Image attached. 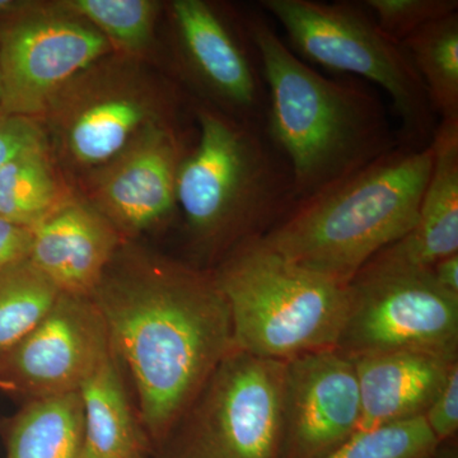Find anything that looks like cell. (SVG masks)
Returning a JSON list of instances; mask_svg holds the SVG:
<instances>
[{
    "instance_id": "cell-19",
    "label": "cell",
    "mask_w": 458,
    "mask_h": 458,
    "mask_svg": "<svg viewBox=\"0 0 458 458\" xmlns=\"http://www.w3.org/2000/svg\"><path fill=\"white\" fill-rule=\"evenodd\" d=\"M5 458H83L80 391L27 401L3 426Z\"/></svg>"
},
{
    "instance_id": "cell-25",
    "label": "cell",
    "mask_w": 458,
    "mask_h": 458,
    "mask_svg": "<svg viewBox=\"0 0 458 458\" xmlns=\"http://www.w3.org/2000/svg\"><path fill=\"white\" fill-rule=\"evenodd\" d=\"M363 3L379 29L399 44L424 26L458 13L457 0H364Z\"/></svg>"
},
{
    "instance_id": "cell-18",
    "label": "cell",
    "mask_w": 458,
    "mask_h": 458,
    "mask_svg": "<svg viewBox=\"0 0 458 458\" xmlns=\"http://www.w3.org/2000/svg\"><path fill=\"white\" fill-rule=\"evenodd\" d=\"M83 408V458H144L152 450L132 405L125 376L111 352L80 390Z\"/></svg>"
},
{
    "instance_id": "cell-29",
    "label": "cell",
    "mask_w": 458,
    "mask_h": 458,
    "mask_svg": "<svg viewBox=\"0 0 458 458\" xmlns=\"http://www.w3.org/2000/svg\"><path fill=\"white\" fill-rule=\"evenodd\" d=\"M429 276L439 291L458 298V254L437 261L429 269Z\"/></svg>"
},
{
    "instance_id": "cell-27",
    "label": "cell",
    "mask_w": 458,
    "mask_h": 458,
    "mask_svg": "<svg viewBox=\"0 0 458 458\" xmlns=\"http://www.w3.org/2000/svg\"><path fill=\"white\" fill-rule=\"evenodd\" d=\"M427 426L437 441L456 438L458 429V364L451 370L447 381L427 410Z\"/></svg>"
},
{
    "instance_id": "cell-22",
    "label": "cell",
    "mask_w": 458,
    "mask_h": 458,
    "mask_svg": "<svg viewBox=\"0 0 458 458\" xmlns=\"http://www.w3.org/2000/svg\"><path fill=\"white\" fill-rule=\"evenodd\" d=\"M60 295L30 259L0 273V360L40 325Z\"/></svg>"
},
{
    "instance_id": "cell-6",
    "label": "cell",
    "mask_w": 458,
    "mask_h": 458,
    "mask_svg": "<svg viewBox=\"0 0 458 458\" xmlns=\"http://www.w3.org/2000/svg\"><path fill=\"white\" fill-rule=\"evenodd\" d=\"M259 8L283 27L295 55L384 89L397 119L400 147L423 150L439 120L403 45L378 25L363 2L261 0Z\"/></svg>"
},
{
    "instance_id": "cell-16",
    "label": "cell",
    "mask_w": 458,
    "mask_h": 458,
    "mask_svg": "<svg viewBox=\"0 0 458 458\" xmlns=\"http://www.w3.org/2000/svg\"><path fill=\"white\" fill-rule=\"evenodd\" d=\"M430 147L432 170L417 223L360 270L427 273L437 261L458 254V119L439 120Z\"/></svg>"
},
{
    "instance_id": "cell-12",
    "label": "cell",
    "mask_w": 458,
    "mask_h": 458,
    "mask_svg": "<svg viewBox=\"0 0 458 458\" xmlns=\"http://www.w3.org/2000/svg\"><path fill=\"white\" fill-rule=\"evenodd\" d=\"M111 352L95 302L62 293L40 325L0 360V391L25 403L75 393Z\"/></svg>"
},
{
    "instance_id": "cell-4",
    "label": "cell",
    "mask_w": 458,
    "mask_h": 458,
    "mask_svg": "<svg viewBox=\"0 0 458 458\" xmlns=\"http://www.w3.org/2000/svg\"><path fill=\"white\" fill-rule=\"evenodd\" d=\"M432 147H399L298 201L261 240L286 260L349 284L379 251L411 231L432 170Z\"/></svg>"
},
{
    "instance_id": "cell-10",
    "label": "cell",
    "mask_w": 458,
    "mask_h": 458,
    "mask_svg": "<svg viewBox=\"0 0 458 458\" xmlns=\"http://www.w3.org/2000/svg\"><path fill=\"white\" fill-rule=\"evenodd\" d=\"M113 53L98 30L59 3H27L0 26V114L38 122L66 84Z\"/></svg>"
},
{
    "instance_id": "cell-14",
    "label": "cell",
    "mask_w": 458,
    "mask_h": 458,
    "mask_svg": "<svg viewBox=\"0 0 458 458\" xmlns=\"http://www.w3.org/2000/svg\"><path fill=\"white\" fill-rule=\"evenodd\" d=\"M186 152L174 123L156 126L87 182L86 200L123 240L152 231L177 210V172Z\"/></svg>"
},
{
    "instance_id": "cell-32",
    "label": "cell",
    "mask_w": 458,
    "mask_h": 458,
    "mask_svg": "<svg viewBox=\"0 0 458 458\" xmlns=\"http://www.w3.org/2000/svg\"><path fill=\"white\" fill-rule=\"evenodd\" d=\"M0 99H2V87H0Z\"/></svg>"
},
{
    "instance_id": "cell-15",
    "label": "cell",
    "mask_w": 458,
    "mask_h": 458,
    "mask_svg": "<svg viewBox=\"0 0 458 458\" xmlns=\"http://www.w3.org/2000/svg\"><path fill=\"white\" fill-rule=\"evenodd\" d=\"M30 261L62 293L89 297L126 240L87 200L71 195L32 228Z\"/></svg>"
},
{
    "instance_id": "cell-20",
    "label": "cell",
    "mask_w": 458,
    "mask_h": 458,
    "mask_svg": "<svg viewBox=\"0 0 458 458\" xmlns=\"http://www.w3.org/2000/svg\"><path fill=\"white\" fill-rule=\"evenodd\" d=\"M71 195L47 143L0 167V218L9 222L33 228Z\"/></svg>"
},
{
    "instance_id": "cell-33",
    "label": "cell",
    "mask_w": 458,
    "mask_h": 458,
    "mask_svg": "<svg viewBox=\"0 0 458 458\" xmlns=\"http://www.w3.org/2000/svg\"><path fill=\"white\" fill-rule=\"evenodd\" d=\"M144 458H149V457H144Z\"/></svg>"
},
{
    "instance_id": "cell-24",
    "label": "cell",
    "mask_w": 458,
    "mask_h": 458,
    "mask_svg": "<svg viewBox=\"0 0 458 458\" xmlns=\"http://www.w3.org/2000/svg\"><path fill=\"white\" fill-rule=\"evenodd\" d=\"M437 445L420 417L358 430L324 458H430Z\"/></svg>"
},
{
    "instance_id": "cell-11",
    "label": "cell",
    "mask_w": 458,
    "mask_h": 458,
    "mask_svg": "<svg viewBox=\"0 0 458 458\" xmlns=\"http://www.w3.org/2000/svg\"><path fill=\"white\" fill-rule=\"evenodd\" d=\"M170 16L181 71L201 105L267 129L269 96L247 13L228 18L205 0H174Z\"/></svg>"
},
{
    "instance_id": "cell-5",
    "label": "cell",
    "mask_w": 458,
    "mask_h": 458,
    "mask_svg": "<svg viewBox=\"0 0 458 458\" xmlns=\"http://www.w3.org/2000/svg\"><path fill=\"white\" fill-rule=\"evenodd\" d=\"M210 271L227 301L238 351L286 361L336 348L349 284L286 260L261 237L241 243Z\"/></svg>"
},
{
    "instance_id": "cell-8",
    "label": "cell",
    "mask_w": 458,
    "mask_h": 458,
    "mask_svg": "<svg viewBox=\"0 0 458 458\" xmlns=\"http://www.w3.org/2000/svg\"><path fill=\"white\" fill-rule=\"evenodd\" d=\"M285 361L234 348L157 450L159 458H284Z\"/></svg>"
},
{
    "instance_id": "cell-1",
    "label": "cell",
    "mask_w": 458,
    "mask_h": 458,
    "mask_svg": "<svg viewBox=\"0 0 458 458\" xmlns=\"http://www.w3.org/2000/svg\"><path fill=\"white\" fill-rule=\"evenodd\" d=\"M90 300L131 378L141 427L158 448L234 349L227 301L212 271L128 241Z\"/></svg>"
},
{
    "instance_id": "cell-30",
    "label": "cell",
    "mask_w": 458,
    "mask_h": 458,
    "mask_svg": "<svg viewBox=\"0 0 458 458\" xmlns=\"http://www.w3.org/2000/svg\"><path fill=\"white\" fill-rule=\"evenodd\" d=\"M430 458H458L456 438L450 441L439 442Z\"/></svg>"
},
{
    "instance_id": "cell-3",
    "label": "cell",
    "mask_w": 458,
    "mask_h": 458,
    "mask_svg": "<svg viewBox=\"0 0 458 458\" xmlns=\"http://www.w3.org/2000/svg\"><path fill=\"white\" fill-rule=\"evenodd\" d=\"M195 146L183 156L176 204L197 255L214 267L241 243L264 237L298 203L293 174L267 129L194 108Z\"/></svg>"
},
{
    "instance_id": "cell-23",
    "label": "cell",
    "mask_w": 458,
    "mask_h": 458,
    "mask_svg": "<svg viewBox=\"0 0 458 458\" xmlns=\"http://www.w3.org/2000/svg\"><path fill=\"white\" fill-rule=\"evenodd\" d=\"M62 7L98 30L123 55L135 57L152 45L158 2L153 0H63Z\"/></svg>"
},
{
    "instance_id": "cell-9",
    "label": "cell",
    "mask_w": 458,
    "mask_h": 458,
    "mask_svg": "<svg viewBox=\"0 0 458 458\" xmlns=\"http://www.w3.org/2000/svg\"><path fill=\"white\" fill-rule=\"evenodd\" d=\"M335 349L352 360L399 352L458 358V298L439 291L429 270H360Z\"/></svg>"
},
{
    "instance_id": "cell-17",
    "label": "cell",
    "mask_w": 458,
    "mask_h": 458,
    "mask_svg": "<svg viewBox=\"0 0 458 458\" xmlns=\"http://www.w3.org/2000/svg\"><path fill=\"white\" fill-rule=\"evenodd\" d=\"M352 361L360 386L361 430L424 417L458 358L399 352Z\"/></svg>"
},
{
    "instance_id": "cell-31",
    "label": "cell",
    "mask_w": 458,
    "mask_h": 458,
    "mask_svg": "<svg viewBox=\"0 0 458 458\" xmlns=\"http://www.w3.org/2000/svg\"><path fill=\"white\" fill-rule=\"evenodd\" d=\"M29 2H17V0H0V21H7L8 18L16 14Z\"/></svg>"
},
{
    "instance_id": "cell-21",
    "label": "cell",
    "mask_w": 458,
    "mask_h": 458,
    "mask_svg": "<svg viewBox=\"0 0 458 458\" xmlns=\"http://www.w3.org/2000/svg\"><path fill=\"white\" fill-rule=\"evenodd\" d=\"M401 45L438 120L458 119V13L424 26Z\"/></svg>"
},
{
    "instance_id": "cell-28",
    "label": "cell",
    "mask_w": 458,
    "mask_h": 458,
    "mask_svg": "<svg viewBox=\"0 0 458 458\" xmlns=\"http://www.w3.org/2000/svg\"><path fill=\"white\" fill-rule=\"evenodd\" d=\"M32 238L31 227L0 218V273L29 260Z\"/></svg>"
},
{
    "instance_id": "cell-7",
    "label": "cell",
    "mask_w": 458,
    "mask_h": 458,
    "mask_svg": "<svg viewBox=\"0 0 458 458\" xmlns=\"http://www.w3.org/2000/svg\"><path fill=\"white\" fill-rule=\"evenodd\" d=\"M177 98L135 57L111 54L66 84L38 122L56 165L87 183L144 132L174 123Z\"/></svg>"
},
{
    "instance_id": "cell-13",
    "label": "cell",
    "mask_w": 458,
    "mask_h": 458,
    "mask_svg": "<svg viewBox=\"0 0 458 458\" xmlns=\"http://www.w3.org/2000/svg\"><path fill=\"white\" fill-rule=\"evenodd\" d=\"M354 361L336 349L285 361L284 458H324L360 428Z\"/></svg>"
},
{
    "instance_id": "cell-2",
    "label": "cell",
    "mask_w": 458,
    "mask_h": 458,
    "mask_svg": "<svg viewBox=\"0 0 458 458\" xmlns=\"http://www.w3.org/2000/svg\"><path fill=\"white\" fill-rule=\"evenodd\" d=\"M247 23L267 86V131L291 167L298 201L400 147L373 86L319 73L289 49L260 8L247 13Z\"/></svg>"
},
{
    "instance_id": "cell-26",
    "label": "cell",
    "mask_w": 458,
    "mask_h": 458,
    "mask_svg": "<svg viewBox=\"0 0 458 458\" xmlns=\"http://www.w3.org/2000/svg\"><path fill=\"white\" fill-rule=\"evenodd\" d=\"M47 143V135L38 120L0 114V167L21 153Z\"/></svg>"
}]
</instances>
